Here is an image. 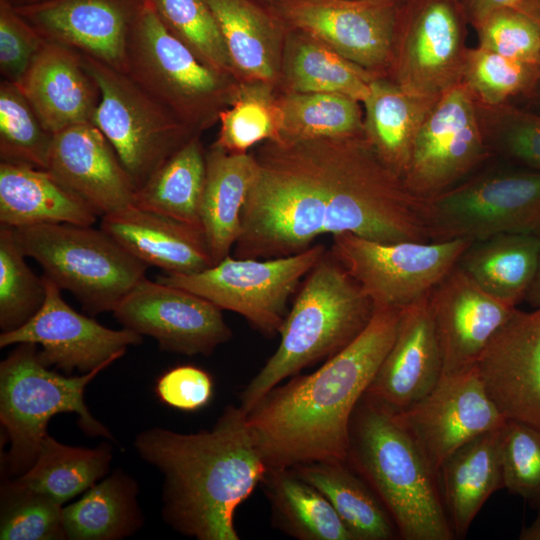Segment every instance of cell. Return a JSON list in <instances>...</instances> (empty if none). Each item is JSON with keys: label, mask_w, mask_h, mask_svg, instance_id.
<instances>
[{"label": "cell", "mask_w": 540, "mask_h": 540, "mask_svg": "<svg viewBox=\"0 0 540 540\" xmlns=\"http://www.w3.org/2000/svg\"><path fill=\"white\" fill-rule=\"evenodd\" d=\"M241 213L237 258L301 253L322 235L385 243L429 242L422 199L377 155L364 134L268 140Z\"/></svg>", "instance_id": "6da1fadb"}, {"label": "cell", "mask_w": 540, "mask_h": 540, "mask_svg": "<svg viewBox=\"0 0 540 540\" xmlns=\"http://www.w3.org/2000/svg\"><path fill=\"white\" fill-rule=\"evenodd\" d=\"M400 313L374 307L350 344L316 371L278 384L246 413L269 469L346 461L353 413L395 339Z\"/></svg>", "instance_id": "7a4b0ae2"}, {"label": "cell", "mask_w": 540, "mask_h": 540, "mask_svg": "<svg viewBox=\"0 0 540 540\" xmlns=\"http://www.w3.org/2000/svg\"><path fill=\"white\" fill-rule=\"evenodd\" d=\"M134 445L163 475L167 524L198 540L240 539L235 513L269 469L240 405H228L209 430L151 428Z\"/></svg>", "instance_id": "3957f363"}, {"label": "cell", "mask_w": 540, "mask_h": 540, "mask_svg": "<svg viewBox=\"0 0 540 540\" xmlns=\"http://www.w3.org/2000/svg\"><path fill=\"white\" fill-rule=\"evenodd\" d=\"M346 461L368 483L405 540H451L438 477L394 414L361 399Z\"/></svg>", "instance_id": "277c9868"}, {"label": "cell", "mask_w": 540, "mask_h": 540, "mask_svg": "<svg viewBox=\"0 0 540 540\" xmlns=\"http://www.w3.org/2000/svg\"><path fill=\"white\" fill-rule=\"evenodd\" d=\"M374 305L330 252L305 276L280 329V343L240 395L247 413L266 393L307 366L332 357L369 324Z\"/></svg>", "instance_id": "5b68a950"}, {"label": "cell", "mask_w": 540, "mask_h": 540, "mask_svg": "<svg viewBox=\"0 0 540 540\" xmlns=\"http://www.w3.org/2000/svg\"><path fill=\"white\" fill-rule=\"evenodd\" d=\"M25 256L71 292L89 314L114 311L145 278L148 265L103 229L69 223L14 228Z\"/></svg>", "instance_id": "8992f818"}, {"label": "cell", "mask_w": 540, "mask_h": 540, "mask_svg": "<svg viewBox=\"0 0 540 540\" xmlns=\"http://www.w3.org/2000/svg\"><path fill=\"white\" fill-rule=\"evenodd\" d=\"M38 350L33 343L18 344L0 363V421L10 442L6 464L12 475H22L33 465L56 414L76 413L85 434L113 439L84 401L88 383L107 367L66 377L45 366Z\"/></svg>", "instance_id": "52a82bcc"}, {"label": "cell", "mask_w": 540, "mask_h": 540, "mask_svg": "<svg viewBox=\"0 0 540 540\" xmlns=\"http://www.w3.org/2000/svg\"><path fill=\"white\" fill-rule=\"evenodd\" d=\"M429 242L540 235V171L490 172L422 199Z\"/></svg>", "instance_id": "ba28073f"}, {"label": "cell", "mask_w": 540, "mask_h": 540, "mask_svg": "<svg viewBox=\"0 0 540 540\" xmlns=\"http://www.w3.org/2000/svg\"><path fill=\"white\" fill-rule=\"evenodd\" d=\"M326 251L316 244L295 255L270 259L227 255L201 272L167 274L157 281L197 294L221 310L241 315L262 334L274 336L288 313L289 298Z\"/></svg>", "instance_id": "9c48e42d"}, {"label": "cell", "mask_w": 540, "mask_h": 540, "mask_svg": "<svg viewBox=\"0 0 540 540\" xmlns=\"http://www.w3.org/2000/svg\"><path fill=\"white\" fill-rule=\"evenodd\" d=\"M471 243L466 239L385 243L342 233L333 236L330 253L374 307L402 310L427 296Z\"/></svg>", "instance_id": "30bf717a"}, {"label": "cell", "mask_w": 540, "mask_h": 540, "mask_svg": "<svg viewBox=\"0 0 540 540\" xmlns=\"http://www.w3.org/2000/svg\"><path fill=\"white\" fill-rule=\"evenodd\" d=\"M82 64L100 91L92 123L114 148L136 189L186 142L181 128L129 75L92 57Z\"/></svg>", "instance_id": "8fae6325"}, {"label": "cell", "mask_w": 540, "mask_h": 540, "mask_svg": "<svg viewBox=\"0 0 540 540\" xmlns=\"http://www.w3.org/2000/svg\"><path fill=\"white\" fill-rule=\"evenodd\" d=\"M490 154L477 102L463 83L438 96L416 136L403 181L425 199L462 182Z\"/></svg>", "instance_id": "7c38bea8"}, {"label": "cell", "mask_w": 540, "mask_h": 540, "mask_svg": "<svg viewBox=\"0 0 540 540\" xmlns=\"http://www.w3.org/2000/svg\"><path fill=\"white\" fill-rule=\"evenodd\" d=\"M467 23L461 0H399L396 83L429 97L461 83Z\"/></svg>", "instance_id": "4fadbf2b"}, {"label": "cell", "mask_w": 540, "mask_h": 540, "mask_svg": "<svg viewBox=\"0 0 540 540\" xmlns=\"http://www.w3.org/2000/svg\"><path fill=\"white\" fill-rule=\"evenodd\" d=\"M127 64L136 83L180 113L201 110L220 90L219 72L166 27L148 0L130 28Z\"/></svg>", "instance_id": "5bb4252c"}, {"label": "cell", "mask_w": 540, "mask_h": 540, "mask_svg": "<svg viewBox=\"0 0 540 540\" xmlns=\"http://www.w3.org/2000/svg\"><path fill=\"white\" fill-rule=\"evenodd\" d=\"M394 416L436 475L457 448L507 421L486 393L475 366L443 374L426 396Z\"/></svg>", "instance_id": "9a60e30c"}, {"label": "cell", "mask_w": 540, "mask_h": 540, "mask_svg": "<svg viewBox=\"0 0 540 540\" xmlns=\"http://www.w3.org/2000/svg\"><path fill=\"white\" fill-rule=\"evenodd\" d=\"M113 313L123 328L154 338L166 352L210 355L232 337L216 305L190 291L146 277Z\"/></svg>", "instance_id": "2e32d148"}, {"label": "cell", "mask_w": 540, "mask_h": 540, "mask_svg": "<svg viewBox=\"0 0 540 540\" xmlns=\"http://www.w3.org/2000/svg\"><path fill=\"white\" fill-rule=\"evenodd\" d=\"M46 298L41 309L24 325L0 335V347L33 343L40 361L67 374H82L99 367H108L131 345L142 342V335L123 328H107L69 306L60 288L43 276Z\"/></svg>", "instance_id": "e0dca14e"}, {"label": "cell", "mask_w": 540, "mask_h": 540, "mask_svg": "<svg viewBox=\"0 0 540 540\" xmlns=\"http://www.w3.org/2000/svg\"><path fill=\"white\" fill-rule=\"evenodd\" d=\"M399 0H276L287 28L320 41L367 69L384 65L393 51Z\"/></svg>", "instance_id": "ac0fdd59"}, {"label": "cell", "mask_w": 540, "mask_h": 540, "mask_svg": "<svg viewBox=\"0 0 540 540\" xmlns=\"http://www.w3.org/2000/svg\"><path fill=\"white\" fill-rule=\"evenodd\" d=\"M475 369L507 420L540 428V307L515 309L492 336Z\"/></svg>", "instance_id": "d6986e66"}, {"label": "cell", "mask_w": 540, "mask_h": 540, "mask_svg": "<svg viewBox=\"0 0 540 540\" xmlns=\"http://www.w3.org/2000/svg\"><path fill=\"white\" fill-rule=\"evenodd\" d=\"M428 303L443 374L474 367L492 336L517 308L487 294L458 266L433 288Z\"/></svg>", "instance_id": "ffe728a7"}, {"label": "cell", "mask_w": 540, "mask_h": 540, "mask_svg": "<svg viewBox=\"0 0 540 540\" xmlns=\"http://www.w3.org/2000/svg\"><path fill=\"white\" fill-rule=\"evenodd\" d=\"M145 0H48L15 8L40 34L127 73L131 25Z\"/></svg>", "instance_id": "44dd1931"}, {"label": "cell", "mask_w": 540, "mask_h": 540, "mask_svg": "<svg viewBox=\"0 0 540 540\" xmlns=\"http://www.w3.org/2000/svg\"><path fill=\"white\" fill-rule=\"evenodd\" d=\"M428 295L401 310L395 339L363 396L394 414L421 400L443 375Z\"/></svg>", "instance_id": "7402d4cb"}, {"label": "cell", "mask_w": 540, "mask_h": 540, "mask_svg": "<svg viewBox=\"0 0 540 540\" xmlns=\"http://www.w3.org/2000/svg\"><path fill=\"white\" fill-rule=\"evenodd\" d=\"M47 171L101 217L133 205L136 187L92 122L53 134Z\"/></svg>", "instance_id": "603a6c76"}, {"label": "cell", "mask_w": 540, "mask_h": 540, "mask_svg": "<svg viewBox=\"0 0 540 540\" xmlns=\"http://www.w3.org/2000/svg\"><path fill=\"white\" fill-rule=\"evenodd\" d=\"M101 229L148 266L189 275L214 265L201 228L134 205L101 218Z\"/></svg>", "instance_id": "cb8c5ba5"}, {"label": "cell", "mask_w": 540, "mask_h": 540, "mask_svg": "<svg viewBox=\"0 0 540 540\" xmlns=\"http://www.w3.org/2000/svg\"><path fill=\"white\" fill-rule=\"evenodd\" d=\"M81 61L55 44L43 45L16 83L43 127L55 134L92 122L97 85Z\"/></svg>", "instance_id": "d4e9b609"}, {"label": "cell", "mask_w": 540, "mask_h": 540, "mask_svg": "<svg viewBox=\"0 0 540 540\" xmlns=\"http://www.w3.org/2000/svg\"><path fill=\"white\" fill-rule=\"evenodd\" d=\"M97 216L49 171L1 162L0 224L12 228L56 223L92 226Z\"/></svg>", "instance_id": "484cf974"}, {"label": "cell", "mask_w": 540, "mask_h": 540, "mask_svg": "<svg viewBox=\"0 0 540 540\" xmlns=\"http://www.w3.org/2000/svg\"><path fill=\"white\" fill-rule=\"evenodd\" d=\"M502 427L466 442L439 468L441 498L455 536L464 537L488 498L504 488Z\"/></svg>", "instance_id": "4316f807"}, {"label": "cell", "mask_w": 540, "mask_h": 540, "mask_svg": "<svg viewBox=\"0 0 540 540\" xmlns=\"http://www.w3.org/2000/svg\"><path fill=\"white\" fill-rule=\"evenodd\" d=\"M256 173L253 154L215 146L206 156L200 223L214 264L229 255L241 228V213Z\"/></svg>", "instance_id": "83f0119b"}, {"label": "cell", "mask_w": 540, "mask_h": 540, "mask_svg": "<svg viewBox=\"0 0 540 540\" xmlns=\"http://www.w3.org/2000/svg\"><path fill=\"white\" fill-rule=\"evenodd\" d=\"M233 68L253 81L267 83L281 68L280 43L287 28L269 4L254 0H206Z\"/></svg>", "instance_id": "f1b7e54d"}, {"label": "cell", "mask_w": 540, "mask_h": 540, "mask_svg": "<svg viewBox=\"0 0 540 540\" xmlns=\"http://www.w3.org/2000/svg\"><path fill=\"white\" fill-rule=\"evenodd\" d=\"M540 235L507 233L472 242L457 266L483 291L516 307L539 269Z\"/></svg>", "instance_id": "f546056e"}, {"label": "cell", "mask_w": 540, "mask_h": 540, "mask_svg": "<svg viewBox=\"0 0 540 540\" xmlns=\"http://www.w3.org/2000/svg\"><path fill=\"white\" fill-rule=\"evenodd\" d=\"M396 82L374 78L365 99L364 136L380 159L403 178L423 121L436 101Z\"/></svg>", "instance_id": "4dcf8cb0"}, {"label": "cell", "mask_w": 540, "mask_h": 540, "mask_svg": "<svg viewBox=\"0 0 540 540\" xmlns=\"http://www.w3.org/2000/svg\"><path fill=\"white\" fill-rule=\"evenodd\" d=\"M292 469L325 496L354 540H391L398 534L380 499L347 461H316Z\"/></svg>", "instance_id": "1f68e13d"}, {"label": "cell", "mask_w": 540, "mask_h": 540, "mask_svg": "<svg viewBox=\"0 0 540 540\" xmlns=\"http://www.w3.org/2000/svg\"><path fill=\"white\" fill-rule=\"evenodd\" d=\"M272 523L298 540H354L335 509L292 468H270L262 482Z\"/></svg>", "instance_id": "d6a6232c"}, {"label": "cell", "mask_w": 540, "mask_h": 540, "mask_svg": "<svg viewBox=\"0 0 540 540\" xmlns=\"http://www.w3.org/2000/svg\"><path fill=\"white\" fill-rule=\"evenodd\" d=\"M138 486L118 470L90 487L63 508L66 539L118 540L134 534L143 524L137 502Z\"/></svg>", "instance_id": "836d02e7"}, {"label": "cell", "mask_w": 540, "mask_h": 540, "mask_svg": "<svg viewBox=\"0 0 540 540\" xmlns=\"http://www.w3.org/2000/svg\"><path fill=\"white\" fill-rule=\"evenodd\" d=\"M286 43L283 65L293 92L336 93L365 101L374 79L369 70L299 30L291 29Z\"/></svg>", "instance_id": "e575fe53"}, {"label": "cell", "mask_w": 540, "mask_h": 540, "mask_svg": "<svg viewBox=\"0 0 540 540\" xmlns=\"http://www.w3.org/2000/svg\"><path fill=\"white\" fill-rule=\"evenodd\" d=\"M205 177L206 157L199 142L191 139L136 189L133 205L201 228L199 210Z\"/></svg>", "instance_id": "d590c367"}, {"label": "cell", "mask_w": 540, "mask_h": 540, "mask_svg": "<svg viewBox=\"0 0 540 540\" xmlns=\"http://www.w3.org/2000/svg\"><path fill=\"white\" fill-rule=\"evenodd\" d=\"M111 458V447L106 443L92 449L73 447L47 433L33 465L14 481L62 505L103 478Z\"/></svg>", "instance_id": "8d00e7d4"}, {"label": "cell", "mask_w": 540, "mask_h": 540, "mask_svg": "<svg viewBox=\"0 0 540 540\" xmlns=\"http://www.w3.org/2000/svg\"><path fill=\"white\" fill-rule=\"evenodd\" d=\"M280 137L276 141L344 138L364 134L359 101L336 93L291 94L276 101Z\"/></svg>", "instance_id": "74e56055"}, {"label": "cell", "mask_w": 540, "mask_h": 540, "mask_svg": "<svg viewBox=\"0 0 540 540\" xmlns=\"http://www.w3.org/2000/svg\"><path fill=\"white\" fill-rule=\"evenodd\" d=\"M14 228L0 224V328L13 331L28 322L46 298L45 283L25 262Z\"/></svg>", "instance_id": "f35d334b"}, {"label": "cell", "mask_w": 540, "mask_h": 540, "mask_svg": "<svg viewBox=\"0 0 540 540\" xmlns=\"http://www.w3.org/2000/svg\"><path fill=\"white\" fill-rule=\"evenodd\" d=\"M53 134L48 132L16 83L0 89V151L3 161L47 170Z\"/></svg>", "instance_id": "ab89813d"}, {"label": "cell", "mask_w": 540, "mask_h": 540, "mask_svg": "<svg viewBox=\"0 0 540 540\" xmlns=\"http://www.w3.org/2000/svg\"><path fill=\"white\" fill-rule=\"evenodd\" d=\"M1 540H63V508L47 495L5 481L1 487Z\"/></svg>", "instance_id": "60d3db41"}, {"label": "cell", "mask_w": 540, "mask_h": 540, "mask_svg": "<svg viewBox=\"0 0 540 540\" xmlns=\"http://www.w3.org/2000/svg\"><path fill=\"white\" fill-rule=\"evenodd\" d=\"M166 27L205 64L233 68L217 20L206 0H148Z\"/></svg>", "instance_id": "b9f144b4"}, {"label": "cell", "mask_w": 540, "mask_h": 540, "mask_svg": "<svg viewBox=\"0 0 540 540\" xmlns=\"http://www.w3.org/2000/svg\"><path fill=\"white\" fill-rule=\"evenodd\" d=\"M217 146L231 153H246L263 140L280 137L277 103L264 86L244 88L231 107L219 113Z\"/></svg>", "instance_id": "7bdbcfd3"}, {"label": "cell", "mask_w": 540, "mask_h": 540, "mask_svg": "<svg viewBox=\"0 0 540 540\" xmlns=\"http://www.w3.org/2000/svg\"><path fill=\"white\" fill-rule=\"evenodd\" d=\"M538 68L478 45L468 49L462 82L477 103L496 107L528 87Z\"/></svg>", "instance_id": "ee69618b"}, {"label": "cell", "mask_w": 540, "mask_h": 540, "mask_svg": "<svg viewBox=\"0 0 540 540\" xmlns=\"http://www.w3.org/2000/svg\"><path fill=\"white\" fill-rule=\"evenodd\" d=\"M504 488L540 507V428L507 420L501 429Z\"/></svg>", "instance_id": "f6af8a7d"}, {"label": "cell", "mask_w": 540, "mask_h": 540, "mask_svg": "<svg viewBox=\"0 0 540 540\" xmlns=\"http://www.w3.org/2000/svg\"><path fill=\"white\" fill-rule=\"evenodd\" d=\"M476 30L479 46L522 63L540 66V27L518 9L496 10Z\"/></svg>", "instance_id": "bcb514c9"}, {"label": "cell", "mask_w": 540, "mask_h": 540, "mask_svg": "<svg viewBox=\"0 0 540 540\" xmlns=\"http://www.w3.org/2000/svg\"><path fill=\"white\" fill-rule=\"evenodd\" d=\"M40 33L7 0H0V65L18 83L43 43Z\"/></svg>", "instance_id": "7dc6e473"}, {"label": "cell", "mask_w": 540, "mask_h": 540, "mask_svg": "<svg viewBox=\"0 0 540 540\" xmlns=\"http://www.w3.org/2000/svg\"><path fill=\"white\" fill-rule=\"evenodd\" d=\"M214 392L212 377L205 370L181 365L165 372L156 384V393L166 405L182 410L196 411L205 407Z\"/></svg>", "instance_id": "c3c4849f"}, {"label": "cell", "mask_w": 540, "mask_h": 540, "mask_svg": "<svg viewBox=\"0 0 540 540\" xmlns=\"http://www.w3.org/2000/svg\"><path fill=\"white\" fill-rule=\"evenodd\" d=\"M498 145L509 157L540 171V118L524 119L508 127Z\"/></svg>", "instance_id": "681fc988"}, {"label": "cell", "mask_w": 540, "mask_h": 540, "mask_svg": "<svg viewBox=\"0 0 540 540\" xmlns=\"http://www.w3.org/2000/svg\"><path fill=\"white\" fill-rule=\"evenodd\" d=\"M468 22L476 29L483 20L496 10L518 9L521 0H461Z\"/></svg>", "instance_id": "f907efd6"}, {"label": "cell", "mask_w": 540, "mask_h": 540, "mask_svg": "<svg viewBox=\"0 0 540 540\" xmlns=\"http://www.w3.org/2000/svg\"><path fill=\"white\" fill-rule=\"evenodd\" d=\"M518 10L540 27V0H521Z\"/></svg>", "instance_id": "816d5d0a"}, {"label": "cell", "mask_w": 540, "mask_h": 540, "mask_svg": "<svg viewBox=\"0 0 540 540\" xmlns=\"http://www.w3.org/2000/svg\"><path fill=\"white\" fill-rule=\"evenodd\" d=\"M518 538L520 540H540V507H538V513L533 522L521 530Z\"/></svg>", "instance_id": "f5cc1de1"}, {"label": "cell", "mask_w": 540, "mask_h": 540, "mask_svg": "<svg viewBox=\"0 0 540 540\" xmlns=\"http://www.w3.org/2000/svg\"><path fill=\"white\" fill-rule=\"evenodd\" d=\"M525 301L532 307H540V264L536 278L525 297Z\"/></svg>", "instance_id": "db71d44e"}, {"label": "cell", "mask_w": 540, "mask_h": 540, "mask_svg": "<svg viewBox=\"0 0 540 540\" xmlns=\"http://www.w3.org/2000/svg\"><path fill=\"white\" fill-rule=\"evenodd\" d=\"M12 6H14L15 8H18V7H24V6H30V5H35V4H39V3H42V2H46L48 0H7Z\"/></svg>", "instance_id": "11a10c76"}, {"label": "cell", "mask_w": 540, "mask_h": 540, "mask_svg": "<svg viewBox=\"0 0 540 540\" xmlns=\"http://www.w3.org/2000/svg\"><path fill=\"white\" fill-rule=\"evenodd\" d=\"M262 1H265V2H267V3H269V4H271V3H273V2L276 1V0H262Z\"/></svg>", "instance_id": "9f6ffc18"}]
</instances>
